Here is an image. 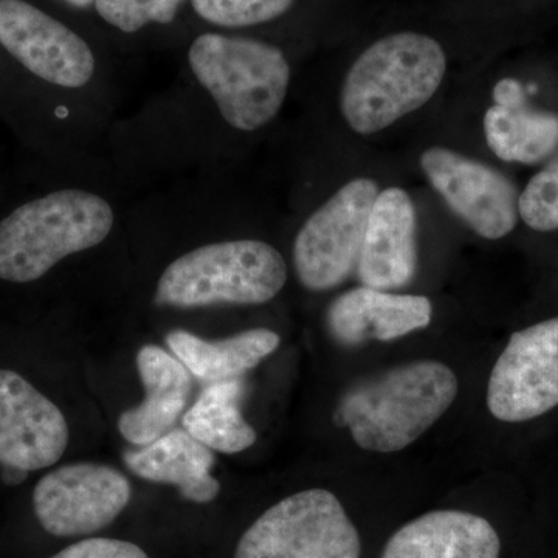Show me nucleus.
I'll return each instance as SVG.
<instances>
[{
  "mask_svg": "<svg viewBox=\"0 0 558 558\" xmlns=\"http://www.w3.org/2000/svg\"><path fill=\"white\" fill-rule=\"evenodd\" d=\"M458 391L453 369L436 360H417L352 385L333 418L360 449L396 453L424 436L450 410Z\"/></svg>",
  "mask_w": 558,
  "mask_h": 558,
  "instance_id": "1",
  "label": "nucleus"
},
{
  "mask_svg": "<svg viewBox=\"0 0 558 558\" xmlns=\"http://www.w3.org/2000/svg\"><path fill=\"white\" fill-rule=\"evenodd\" d=\"M446 73L438 40L413 32L385 36L348 70L340 95L343 119L360 135L387 130L427 105Z\"/></svg>",
  "mask_w": 558,
  "mask_h": 558,
  "instance_id": "2",
  "label": "nucleus"
},
{
  "mask_svg": "<svg viewBox=\"0 0 558 558\" xmlns=\"http://www.w3.org/2000/svg\"><path fill=\"white\" fill-rule=\"evenodd\" d=\"M112 205L86 190L54 191L0 220V279L27 284L108 240Z\"/></svg>",
  "mask_w": 558,
  "mask_h": 558,
  "instance_id": "3",
  "label": "nucleus"
},
{
  "mask_svg": "<svg viewBox=\"0 0 558 558\" xmlns=\"http://www.w3.org/2000/svg\"><path fill=\"white\" fill-rule=\"evenodd\" d=\"M288 264L274 245L256 240L213 242L172 260L157 282L154 303L174 310L259 306L284 289Z\"/></svg>",
  "mask_w": 558,
  "mask_h": 558,
  "instance_id": "4",
  "label": "nucleus"
},
{
  "mask_svg": "<svg viewBox=\"0 0 558 558\" xmlns=\"http://www.w3.org/2000/svg\"><path fill=\"white\" fill-rule=\"evenodd\" d=\"M189 62L194 78L234 130L267 126L288 97V58L263 40L205 33L191 44Z\"/></svg>",
  "mask_w": 558,
  "mask_h": 558,
  "instance_id": "5",
  "label": "nucleus"
},
{
  "mask_svg": "<svg viewBox=\"0 0 558 558\" xmlns=\"http://www.w3.org/2000/svg\"><path fill=\"white\" fill-rule=\"evenodd\" d=\"M362 542L340 499L310 488L267 509L242 535L234 558H360Z\"/></svg>",
  "mask_w": 558,
  "mask_h": 558,
  "instance_id": "6",
  "label": "nucleus"
},
{
  "mask_svg": "<svg viewBox=\"0 0 558 558\" xmlns=\"http://www.w3.org/2000/svg\"><path fill=\"white\" fill-rule=\"evenodd\" d=\"M379 193L376 180L354 179L312 213L293 242V267L304 289L328 292L354 274Z\"/></svg>",
  "mask_w": 558,
  "mask_h": 558,
  "instance_id": "7",
  "label": "nucleus"
},
{
  "mask_svg": "<svg viewBox=\"0 0 558 558\" xmlns=\"http://www.w3.org/2000/svg\"><path fill=\"white\" fill-rule=\"evenodd\" d=\"M130 480L110 465L75 462L44 475L33 490V510L53 537H81L108 527L128 508Z\"/></svg>",
  "mask_w": 558,
  "mask_h": 558,
  "instance_id": "8",
  "label": "nucleus"
},
{
  "mask_svg": "<svg viewBox=\"0 0 558 558\" xmlns=\"http://www.w3.org/2000/svg\"><path fill=\"white\" fill-rule=\"evenodd\" d=\"M487 409L501 422H526L558 405V317L512 333L487 385Z\"/></svg>",
  "mask_w": 558,
  "mask_h": 558,
  "instance_id": "9",
  "label": "nucleus"
},
{
  "mask_svg": "<svg viewBox=\"0 0 558 558\" xmlns=\"http://www.w3.org/2000/svg\"><path fill=\"white\" fill-rule=\"evenodd\" d=\"M433 190L478 236L502 240L519 223V191L505 174L454 150L433 146L421 156Z\"/></svg>",
  "mask_w": 558,
  "mask_h": 558,
  "instance_id": "10",
  "label": "nucleus"
},
{
  "mask_svg": "<svg viewBox=\"0 0 558 558\" xmlns=\"http://www.w3.org/2000/svg\"><path fill=\"white\" fill-rule=\"evenodd\" d=\"M0 44L33 75L78 89L95 73V54L75 32L25 0H0Z\"/></svg>",
  "mask_w": 558,
  "mask_h": 558,
  "instance_id": "11",
  "label": "nucleus"
},
{
  "mask_svg": "<svg viewBox=\"0 0 558 558\" xmlns=\"http://www.w3.org/2000/svg\"><path fill=\"white\" fill-rule=\"evenodd\" d=\"M69 438L62 411L16 371L0 369V465L25 473L51 468Z\"/></svg>",
  "mask_w": 558,
  "mask_h": 558,
  "instance_id": "12",
  "label": "nucleus"
},
{
  "mask_svg": "<svg viewBox=\"0 0 558 558\" xmlns=\"http://www.w3.org/2000/svg\"><path fill=\"white\" fill-rule=\"evenodd\" d=\"M416 269V208L405 190L389 186L374 202L355 271L366 288L396 290L410 284Z\"/></svg>",
  "mask_w": 558,
  "mask_h": 558,
  "instance_id": "13",
  "label": "nucleus"
},
{
  "mask_svg": "<svg viewBox=\"0 0 558 558\" xmlns=\"http://www.w3.org/2000/svg\"><path fill=\"white\" fill-rule=\"evenodd\" d=\"M432 319L433 304L427 296L360 286L329 304L326 329L339 347L351 349L402 339L427 328Z\"/></svg>",
  "mask_w": 558,
  "mask_h": 558,
  "instance_id": "14",
  "label": "nucleus"
},
{
  "mask_svg": "<svg viewBox=\"0 0 558 558\" xmlns=\"http://www.w3.org/2000/svg\"><path fill=\"white\" fill-rule=\"evenodd\" d=\"M135 363L145 399L123 411L117 425L131 446L143 447L174 428L189 403L193 380L178 357L156 344L140 349Z\"/></svg>",
  "mask_w": 558,
  "mask_h": 558,
  "instance_id": "15",
  "label": "nucleus"
},
{
  "mask_svg": "<svg viewBox=\"0 0 558 558\" xmlns=\"http://www.w3.org/2000/svg\"><path fill=\"white\" fill-rule=\"evenodd\" d=\"M501 542L483 517L464 510H433L403 524L380 558H499Z\"/></svg>",
  "mask_w": 558,
  "mask_h": 558,
  "instance_id": "16",
  "label": "nucleus"
},
{
  "mask_svg": "<svg viewBox=\"0 0 558 558\" xmlns=\"http://www.w3.org/2000/svg\"><path fill=\"white\" fill-rule=\"evenodd\" d=\"M123 461L138 478L178 487L186 501L208 505L218 498L220 483L211 475L215 453L185 428H172L148 446L128 449Z\"/></svg>",
  "mask_w": 558,
  "mask_h": 558,
  "instance_id": "17",
  "label": "nucleus"
},
{
  "mask_svg": "<svg viewBox=\"0 0 558 558\" xmlns=\"http://www.w3.org/2000/svg\"><path fill=\"white\" fill-rule=\"evenodd\" d=\"M165 341L191 376L207 385L241 379L281 343L278 333L266 328L244 330L222 340H205L189 330L175 329Z\"/></svg>",
  "mask_w": 558,
  "mask_h": 558,
  "instance_id": "18",
  "label": "nucleus"
},
{
  "mask_svg": "<svg viewBox=\"0 0 558 558\" xmlns=\"http://www.w3.org/2000/svg\"><path fill=\"white\" fill-rule=\"evenodd\" d=\"M484 134L492 153L510 163L537 165L558 149V116L517 106L494 105L484 116Z\"/></svg>",
  "mask_w": 558,
  "mask_h": 558,
  "instance_id": "19",
  "label": "nucleus"
},
{
  "mask_svg": "<svg viewBox=\"0 0 558 558\" xmlns=\"http://www.w3.org/2000/svg\"><path fill=\"white\" fill-rule=\"evenodd\" d=\"M242 379L207 385L183 416V428L213 451L236 454L256 442V432L242 416Z\"/></svg>",
  "mask_w": 558,
  "mask_h": 558,
  "instance_id": "20",
  "label": "nucleus"
},
{
  "mask_svg": "<svg viewBox=\"0 0 558 558\" xmlns=\"http://www.w3.org/2000/svg\"><path fill=\"white\" fill-rule=\"evenodd\" d=\"M295 0H191L202 20L227 28L252 27L278 20Z\"/></svg>",
  "mask_w": 558,
  "mask_h": 558,
  "instance_id": "21",
  "label": "nucleus"
},
{
  "mask_svg": "<svg viewBox=\"0 0 558 558\" xmlns=\"http://www.w3.org/2000/svg\"><path fill=\"white\" fill-rule=\"evenodd\" d=\"M520 218L535 231L558 230V149L519 197Z\"/></svg>",
  "mask_w": 558,
  "mask_h": 558,
  "instance_id": "22",
  "label": "nucleus"
},
{
  "mask_svg": "<svg viewBox=\"0 0 558 558\" xmlns=\"http://www.w3.org/2000/svg\"><path fill=\"white\" fill-rule=\"evenodd\" d=\"M185 0H95L98 14L123 33H137L148 24H171Z\"/></svg>",
  "mask_w": 558,
  "mask_h": 558,
  "instance_id": "23",
  "label": "nucleus"
},
{
  "mask_svg": "<svg viewBox=\"0 0 558 558\" xmlns=\"http://www.w3.org/2000/svg\"><path fill=\"white\" fill-rule=\"evenodd\" d=\"M51 558H149L134 543L116 538H87L62 549Z\"/></svg>",
  "mask_w": 558,
  "mask_h": 558,
  "instance_id": "24",
  "label": "nucleus"
},
{
  "mask_svg": "<svg viewBox=\"0 0 558 558\" xmlns=\"http://www.w3.org/2000/svg\"><path fill=\"white\" fill-rule=\"evenodd\" d=\"M495 105L517 106L526 102L523 86L517 80L505 78L494 87Z\"/></svg>",
  "mask_w": 558,
  "mask_h": 558,
  "instance_id": "25",
  "label": "nucleus"
},
{
  "mask_svg": "<svg viewBox=\"0 0 558 558\" xmlns=\"http://www.w3.org/2000/svg\"><path fill=\"white\" fill-rule=\"evenodd\" d=\"M69 5L76 7V9H87L92 3H95V0H64Z\"/></svg>",
  "mask_w": 558,
  "mask_h": 558,
  "instance_id": "26",
  "label": "nucleus"
}]
</instances>
